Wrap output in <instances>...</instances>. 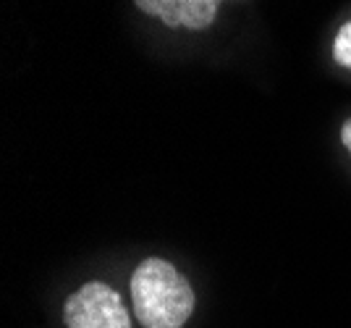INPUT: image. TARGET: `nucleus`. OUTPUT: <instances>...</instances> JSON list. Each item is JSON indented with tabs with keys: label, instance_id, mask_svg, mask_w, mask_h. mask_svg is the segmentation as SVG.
<instances>
[{
	"label": "nucleus",
	"instance_id": "7ed1b4c3",
	"mask_svg": "<svg viewBox=\"0 0 351 328\" xmlns=\"http://www.w3.org/2000/svg\"><path fill=\"white\" fill-rule=\"evenodd\" d=\"M139 11L158 16L168 27L207 30L215 21L218 0H134Z\"/></svg>",
	"mask_w": 351,
	"mask_h": 328
},
{
	"label": "nucleus",
	"instance_id": "20e7f679",
	"mask_svg": "<svg viewBox=\"0 0 351 328\" xmlns=\"http://www.w3.org/2000/svg\"><path fill=\"white\" fill-rule=\"evenodd\" d=\"M333 56L341 66L351 69V21H346L338 32L336 43H333Z\"/></svg>",
	"mask_w": 351,
	"mask_h": 328
},
{
	"label": "nucleus",
	"instance_id": "f03ea898",
	"mask_svg": "<svg viewBox=\"0 0 351 328\" xmlns=\"http://www.w3.org/2000/svg\"><path fill=\"white\" fill-rule=\"evenodd\" d=\"M66 328H132L129 310L108 283L89 281L63 305Z\"/></svg>",
	"mask_w": 351,
	"mask_h": 328
},
{
	"label": "nucleus",
	"instance_id": "39448f33",
	"mask_svg": "<svg viewBox=\"0 0 351 328\" xmlns=\"http://www.w3.org/2000/svg\"><path fill=\"white\" fill-rule=\"evenodd\" d=\"M341 139H343V148L351 152V119L343 124V129H341Z\"/></svg>",
	"mask_w": 351,
	"mask_h": 328
},
{
	"label": "nucleus",
	"instance_id": "f257e3e1",
	"mask_svg": "<svg viewBox=\"0 0 351 328\" xmlns=\"http://www.w3.org/2000/svg\"><path fill=\"white\" fill-rule=\"evenodd\" d=\"M132 299L145 328H181L194 310V292L186 276L162 257H147L136 266Z\"/></svg>",
	"mask_w": 351,
	"mask_h": 328
}]
</instances>
